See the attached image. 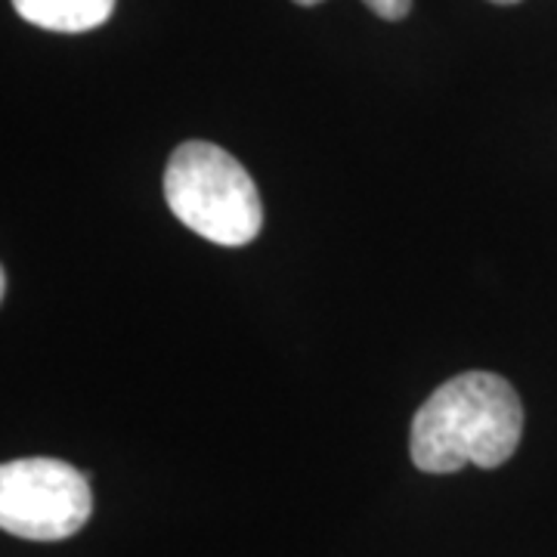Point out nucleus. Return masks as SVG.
Wrapping results in <instances>:
<instances>
[{"instance_id": "nucleus-1", "label": "nucleus", "mask_w": 557, "mask_h": 557, "mask_svg": "<svg viewBox=\"0 0 557 557\" xmlns=\"http://www.w3.org/2000/svg\"><path fill=\"white\" fill-rule=\"evenodd\" d=\"M523 403L496 372H465L440 384L412 418L409 453L424 474H456L465 465L498 468L518 453Z\"/></svg>"}, {"instance_id": "nucleus-2", "label": "nucleus", "mask_w": 557, "mask_h": 557, "mask_svg": "<svg viewBox=\"0 0 557 557\" xmlns=\"http://www.w3.org/2000/svg\"><path fill=\"white\" fill-rule=\"evenodd\" d=\"M171 214L196 236L223 248H242L263 230V201L251 174L226 149L208 139H186L164 171Z\"/></svg>"}, {"instance_id": "nucleus-3", "label": "nucleus", "mask_w": 557, "mask_h": 557, "mask_svg": "<svg viewBox=\"0 0 557 557\" xmlns=\"http://www.w3.org/2000/svg\"><path fill=\"white\" fill-rule=\"evenodd\" d=\"M94 515L90 483L60 458H16L0 468V527L28 542L72 539Z\"/></svg>"}, {"instance_id": "nucleus-4", "label": "nucleus", "mask_w": 557, "mask_h": 557, "mask_svg": "<svg viewBox=\"0 0 557 557\" xmlns=\"http://www.w3.org/2000/svg\"><path fill=\"white\" fill-rule=\"evenodd\" d=\"M13 10L44 32L81 35L109 22L115 0H13Z\"/></svg>"}, {"instance_id": "nucleus-5", "label": "nucleus", "mask_w": 557, "mask_h": 557, "mask_svg": "<svg viewBox=\"0 0 557 557\" xmlns=\"http://www.w3.org/2000/svg\"><path fill=\"white\" fill-rule=\"evenodd\" d=\"M298 7H317L322 0H295ZM379 20H387V22H399L409 16V10H412V0H362Z\"/></svg>"}, {"instance_id": "nucleus-6", "label": "nucleus", "mask_w": 557, "mask_h": 557, "mask_svg": "<svg viewBox=\"0 0 557 557\" xmlns=\"http://www.w3.org/2000/svg\"><path fill=\"white\" fill-rule=\"evenodd\" d=\"M490 3H498V7H515L520 0H490Z\"/></svg>"}]
</instances>
